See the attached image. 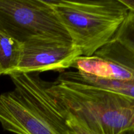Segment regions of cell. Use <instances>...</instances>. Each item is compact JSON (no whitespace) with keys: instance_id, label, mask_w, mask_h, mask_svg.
<instances>
[{"instance_id":"6da1fadb","label":"cell","mask_w":134,"mask_h":134,"mask_svg":"<svg viewBox=\"0 0 134 134\" xmlns=\"http://www.w3.org/2000/svg\"><path fill=\"white\" fill-rule=\"evenodd\" d=\"M46 90L58 107L99 134L134 130V99L60 75Z\"/></svg>"},{"instance_id":"3957f363","label":"cell","mask_w":134,"mask_h":134,"mask_svg":"<svg viewBox=\"0 0 134 134\" xmlns=\"http://www.w3.org/2000/svg\"><path fill=\"white\" fill-rule=\"evenodd\" d=\"M73 46L92 56L115 37L130 10L122 0H50Z\"/></svg>"},{"instance_id":"277c9868","label":"cell","mask_w":134,"mask_h":134,"mask_svg":"<svg viewBox=\"0 0 134 134\" xmlns=\"http://www.w3.org/2000/svg\"><path fill=\"white\" fill-rule=\"evenodd\" d=\"M0 32L22 44L35 39L72 43L47 0H0Z\"/></svg>"},{"instance_id":"ba28073f","label":"cell","mask_w":134,"mask_h":134,"mask_svg":"<svg viewBox=\"0 0 134 134\" xmlns=\"http://www.w3.org/2000/svg\"><path fill=\"white\" fill-rule=\"evenodd\" d=\"M22 43L0 32V75L16 71L22 56Z\"/></svg>"},{"instance_id":"9c48e42d","label":"cell","mask_w":134,"mask_h":134,"mask_svg":"<svg viewBox=\"0 0 134 134\" xmlns=\"http://www.w3.org/2000/svg\"><path fill=\"white\" fill-rule=\"evenodd\" d=\"M113 39L134 52V11L130 10Z\"/></svg>"},{"instance_id":"8992f818","label":"cell","mask_w":134,"mask_h":134,"mask_svg":"<svg viewBox=\"0 0 134 134\" xmlns=\"http://www.w3.org/2000/svg\"><path fill=\"white\" fill-rule=\"evenodd\" d=\"M79 50L70 42L35 39L22 44V56L14 72L40 73L71 68L79 57Z\"/></svg>"},{"instance_id":"5b68a950","label":"cell","mask_w":134,"mask_h":134,"mask_svg":"<svg viewBox=\"0 0 134 134\" xmlns=\"http://www.w3.org/2000/svg\"><path fill=\"white\" fill-rule=\"evenodd\" d=\"M71 68L104 79L134 81V52L113 39L93 56L79 57Z\"/></svg>"},{"instance_id":"7a4b0ae2","label":"cell","mask_w":134,"mask_h":134,"mask_svg":"<svg viewBox=\"0 0 134 134\" xmlns=\"http://www.w3.org/2000/svg\"><path fill=\"white\" fill-rule=\"evenodd\" d=\"M11 91L0 95V123L14 134H69L65 118L39 73L13 72Z\"/></svg>"},{"instance_id":"52a82bcc","label":"cell","mask_w":134,"mask_h":134,"mask_svg":"<svg viewBox=\"0 0 134 134\" xmlns=\"http://www.w3.org/2000/svg\"><path fill=\"white\" fill-rule=\"evenodd\" d=\"M61 75L68 79L85 82L96 87L118 93L134 99V81L104 79L76 71H68Z\"/></svg>"},{"instance_id":"7c38bea8","label":"cell","mask_w":134,"mask_h":134,"mask_svg":"<svg viewBox=\"0 0 134 134\" xmlns=\"http://www.w3.org/2000/svg\"><path fill=\"white\" fill-rule=\"evenodd\" d=\"M122 134H134V130H128L124 132V133Z\"/></svg>"},{"instance_id":"8fae6325","label":"cell","mask_w":134,"mask_h":134,"mask_svg":"<svg viewBox=\"0 0 134 134\" xmlns=\"http://www.w3.org/2000/svg\"><path fill=\"white\" fill-rule=\"evenodd\" d=\"M122 1L124 5H126L130 10L134 11V0H122Z\"/></svg>"},{"instance_id":"30bf717a","label":"cell","mask_w":134,"mask_h":134,"mask_svg":"<svg viewBox=\"0 0 134 134\" xmlns=\"http://www.w3.org/2000/svg\"><path fill=\"white\" fill-rule=\"evenodd\" d=\"M57 107L62 115L65 118V123H66V125L69 130V134H99L86 127V126L77 120L75 118L72 116L68 113L62 110L58 106Z\"/></svg>"}]
</instances>
